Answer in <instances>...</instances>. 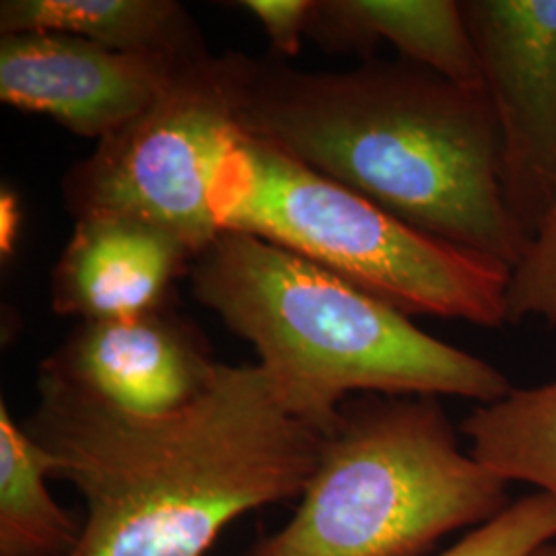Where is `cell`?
Here are the masks:
<instances>
[{
  "instance_id": "9",
  "label": "cell",
  "mask_w": 556,
  "mask_h": 556,
  "mask_svg": "<svg viewBox=\"0 0 556 556\" xmlns=\"http://www.w3.org/2000/svg\"><path fill=\"white\" fill-rule=\"evenodd\" d=\"M220 363L199 328L167 305L139 316L80 321L40 369L137 417H161L213 383Z\"/></svg>"
},
{
  "instance_id": "3",
  "label": "cell",
  "mask_w": 556,
  "mask_h": 556,
  "mask_svg": "<svg viewBox=\"0 0 556 556\" xmlns=\"http://www.w3.org/2000/svg\"><path fill=\"white\" fill-rule=\"evenodd\" d=\"M194 298L260 355L282 408L321 438L351 394L491 404L514 386L495 365L273 241L220 231L190 266Z\"/></svg>"
},
{
  "instance_id": "2",
  "label": "cell",
  "mask_w": 556,
  "mask_h": 556,
  "mask_svg": "<svg viewBox=\"0 0 556 556\" xmlns=\"http://www.w3.org/2000/svg\"><path fill=\"white\" fill-rule=\"evenodd\" d=\"M241 128L433 238L509 268L528 248L484 89L402 59L318 73L254 59Z\"/></svg>"
},
{
  "instance_id": "18",
  "label": "cell",
  "mask_w": 556,
  "mask_h": 556,
  "mask_svg": "<svg viewBox=\"0 0 556 556\" xmlns=\"http://www.w3.org/2000/svg\"><path fill=\"white\" fill-rule=\"evenodd\" d=\"M21 208L17 194L9 188L0 192V254L2 258H11L15 252V243L20 236Z\"/></svg>"
},
{
  "instance_id": "6",
  "label": "cell",
  "mask_w": 556,
  "mask_h": 556,
  "mask_svg": "<svg viewBox=\"0 0 556 556\" xmlns=\"http://www.w3.org/2000/svg\"><path fill=\"white\" fill-rule=\"evenodd\" d=\"M252 60L238 52L200 56L144 114L100 140L62 181L75 220H147L179 236L199 256L220 233L208 197L243 130Z\"/></svg>"
},
{
  "instance_id": "13",
  "label": "cell",
  "mask_w": 556,
  "mask_h": 556,
  "mask_svg": "<svg viewBox=\"0 0 556 556\" xmlns=\"http://www.w3.org/2000/svg\"><path fill=\"white\" fill-rule=\"evenodd\" d=\"M54 459L0 404V556H71L80 523L52 497Z\"/></svg>"
},
{
  "instance_id": "11",
  "label": "cell",
  "mask_w": 556,
  "mask_h": 556,
  "mask_svg": "<svg viewBox=\"0 0 556 556\" xmlns=\"http://www.w3.org/2000/svg\"><path fill=\"white\" fill-rule=\"evenodd\" d=\"M309 36L340 52L369 54L379 41L468 89H482L477 50L456 0H316Z\"/></svg>"
},
{
  "instance_id": "8",
  "label": "cell",
  "mask_w": 556,
  "mask_h": 556,
  "mask_svg": "<svg viewBox=\"0 0 556 556\" xmlns=\"http://www.w3.org/2000/svg\"><path fill=\"white\" fill-rule=\"evenodd\" d=\"M194 60L114 52L56 31L9 34L0 38V100L100 142L144 114Z\"/></svg>"
},
{
  "instance_id": "1",
  "label": "cell",
  "mask_w": 556,
  "mask_h": 556,
  "mask_svg": "<svg viewBox=\"0 0 556 556\" xmlns=\"http://www.w3.org/2000/svg\"><path fill=\"white\" fill-rule=\"evenodd\" d=\"M85 501L71 556H204L248 511L303 495L321 435L260 365H223L190 404L137 417L40 369L23 425Z\"/></svg>"
},
{
  "instance_id": "5",
  "label": "cell",
  "mask_w": 556,
  "mask_h": 556,
  "mask_svg": "<svg viewBox=\"0 0 556 556\" xmlns=\"http://www.w3.org/2000/svg\"><path fill=\"white\" fill-rule=\"evenodd\" d=\"M208 202L220 231L273 241L406 316L507 326V264L420 231L245 130Z\"/></svg>"
},
{
  "instance_id": "4",
  "label": "cell",
  "mask_w": 556,
  "mask_h": 556,
  "mask_svg": "<svg viewBox=\"0 0 556 556\" xmlns=\"http://www.w3.org/2000/svg\"><path fill=\"white\" fill-rule=\"evenodd\" d=\"M435 396L363 394L324 435L295 516L243 556H425L507 505Z\"/></svg>"
},
{
  "instance_id": "15",
  "label": "cell",
  "mask_w": 556,
  "mask_h": 556,
  "mask_svg": "<svg viewBox=\"0 0 556 556\" xmlns=\"http://www.w3.org/2000/svg\"><path fill=\"white\" fill-rule=\"evenodd\" d=\"M553 542L556 505L553 498L532 493L509 503L438 556H534Z\"/></svg>"
},
{
  "instance_id": "14",
  "label": "cell",
  "mask_w": 556,
  "mask_h": 556,
  "mask_svg": "<svg viewBox=\"0 0 556 556\" xmlns=\"http://www.w3.org/2000/svg\"><path fill=\"white\" fill-rule=\"evenodd\" d=\"M459 433L491 475L507 484H530L556 505V379L480 404Z\"/></svg>"
},
{
  "instance_id": "17",
  "label": "cell",
  "mask_w": 556,
  "mask_h": 556,
  "mask_svg": "<svg viewBox=\"0 0 556 556\" xmlns=\"http://www.w3.org/2000/svg\"><path fill=\"white\" fill-rule=\"evenodd\" d=\"M239 9L258 20L278 56H298L309 34L316 0H243Z\"/></svg>"
},
{
  "instance_id": "16",
  "label": "cell",
  "mask_w": 556,
  "mask_h": 556,
  "mask_svg": "<svg viewBox=\"0 0 556 556\" xmlns=\"http://www.w3.org/2000/svg\"><path fill=\"white\" fill-rule=\"evenodd\" d=\"M530 318L556 326V202L509 277L507 324Z\"/></svg>"
},
{
  "instance_id": "10",
  "label": "cell",
  "mask_w": 556,
  "mask_h": 556,
  "mask_svg": "<svg viewBox=\"0 0 556 556\" xmlns=\"http://www.w3.org/2000/svg\"><path fill=\"white\" fill-rule=\"evenodd\" d=\"M194 258L184 239L153 223L126 215L83 217L54 266L52 307L80 321L160 309Z\"/></svg>"
},
{
  "instance_id": "19",
  "label": "cell",
  "mask_w": 556,
  "mask_h": 556,
  "mask_svg": "<svg viewBox=\"0 0 556 556\" xmlns=\"http://www.w3.org/2000/svg\"><path fill=\"white\" fill-rule=\"evenodd\" d=\"M534 556H556V542H553V544H548L546 548H542L540 553H536Z\"/></svg>"
},
{
  "instance_id": "12",
  "label": "cell",
  "mask_w": 556,
  "mask_h": 556,
  "mask_svg": "<svg viewBox=\"0 0 556 556\" xmlns=\"http://www.w3.org/2000/svg\"><path fill=\"white\" fill-rule=\"evenodd\" d=\"M0 31H56L126 54H208L188 9L174 0H4Z\"/></svg>"
},
{
  "instance_id": "7",
  "label": "cell",
  "mask_w": 556,
  "mask_h": 556,
  "mask_svg": "<svg viewBox=\"0 0 556 556\" xmlns=\"http://www.w3.org/2000/svg\"><path fill=\"white\" fill-rule=\"evenodd\" d=\"M501 139V188L523 238L556 202V0H464Z\"/></svg>"
}]
</instances>
